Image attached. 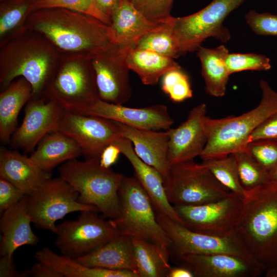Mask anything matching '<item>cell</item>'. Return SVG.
I'll return each instance as SVG.
<instances>
[{
    "instance_id": "f5cc1de1",
    "label": "cell",
    "mask_w": 277,
    "mask_h": 277,
    "mask_svg": "<svg viewBox=\"0 0 277 277\" xmlns=\"http://www.w3.org/2000/svg\"><path fill=\"white\" fill-rule=\"evenodd\" d=\"M173 1H174V0H173Z\"/></svg>"
},
{
    "instance_id": "bcb514c9",
    "label": "cell",
    "mask_w": 277,
    "mask_h": 277,
    "mask_svg": "<svg viewBox=\"0 0 277 277\" xmlns=\"http://www.w3.org/2000/svg\"><path fill=\"white\" fill-rule=\"evenodd\" d=\"M30 271L31 274L35 277H63L51 266L38 261L31 267Z\"/></svg>"
},
{
    "instance_id": "5bb4252c",
    "label": "cell",
    "mask_w": 277,
    "mask_h": 277,
    "mask_svg": "<svg viewBox=\"0 0 277 277\" xmlns=\"http://www.w3.org/2000/svg\"><path fill=\"white\" fill-rule=\"evenodd\" d=\"M55 131L73 138L80 146L86 160L100 161L104 149L123 137L114 121L65 110Z\"/></svg>"
},
{
    "instance_id": "d6a6232c",
    "label": "cell",
    "mask_w": 277,
    "mask_h": 277,
    "mask_svg": "<svg viewBox=\"0 0 277 277\" xmlns=\"http://www.w3.org/2000/svg\"><path fill=\"white\" fill-rule=\"evenodd\" d=\"M171 18L157 29L140 37L134 48L150 50L173 58L181 56L179 44L170 23Z\"/></svg>"
},
{
    "instance_id": "8fae6325",
    "label": "cell",
    "mask_w": 277,
    "mask_h": 277,
    "mask_svg": "<svg viewBox=\"0 0 277 277\" xmlns=\"http://www.w3.org/2000/svg\"><path fill=\"white\" fill-rule=\"evenodd\" d=\"M96 212L82 211L76 220L57 225L54 243L62 254L82 257L120 234L112 220H104Z\"/></svg>"
},
{
    "instance_id": "52a82bcc",
    "label": "cell",
    "mask_w": 277,
    "mask_h": 277,
    "mask_svg": "<svg viewBox=\"0 0 277 277\" xmlns=\"http://www.w3.org/2000/svg\"><path fill=\"white\" fill-rule=\"evenodd\" d=\"M118 195L120 214L112 220L120 233L170 249L172 240L157 221L151 200L137 178L124 175Z\"/></svg>"
},
{
    "instance_id": "7c38bea8",
    "label": "cell",
    "mask_w": 277,
    "mask_h": 277,
    "mask_svg": "<svg viewBox=\"0 0 277 277\" xmlns=\"http://www.w3.org/2000/svg\"><path fill=\"white\" fill-rule=\"evenodd\" d=\"M156 216L159 224L172 240V246L170 250L172 252L193 254H229L240 256L261 267L234 230L225 236L209 235L192 230L164 214L156 212Z\"/></svg>"
},
{
    "instance_id": "ba28073f",
    "label": "cell",
    "mask_w": 277,
    "mask_h": 277,
    "mask_svg": "<svg viewBox=\"0 0 277 277\" xmlns=\"http://www.w3.org/2000/svg\"><path fill=\"white\" fill-rule=\"evenodd\" d=\"M247 0H212L197 12L184 17L172 16L170 23L179 44L180 55L193 52L207 38L222 42L231 38L223 25L227 16Z\"/></svg>"
},
{
    "instance_id": "f1b7e54d",
    "label": "cell",
    "mask_w": 277,
    "mask_h": 277,
    "mask_svg": "<svg viewBox=\"0 0 277 277\" xmlns=\"http://www.w3.org/2000/svg\"><path fill=\"white\" fill-rule=\"evenodd\" d=\"M35 259L52 267L63 277H138L132 271L88 267L73 259L54 252L48 247L36 251Z\"/></svg>"
},
{
    "instance_id": "8992f818",
    "label": "cell",
    "mask_w": 277,
    "mask_h": 277,
    "mask_svg": "<svg viewBox=\"0 0 277 277\" xmlns=\"http://www.w3.org/2000/svg\"><path fill=\"white\" fill-rule=\"evenodd\" d=\"M65 110L82 113L99 98L90 57L61 54L44 92Z\"/></svg>"
},
{
    "instance_id": "d4e9b609",
    "label": "cell",
    "mask_w": 277,
    "mask_h": 277,
    "mask_svg": "<svg viewBox=\"0 0 277 277\" xmlns=\"http://www.w3.org/2000/svg\"><path fill=\"white\" fill-rule=\"evenodd\" d=\"M74 260L88 267L128 270L137 275L131 239L122 233L91 252Z\"/></svg>"
},
{
    "instance_id": "c3c4849f",
    "label": "cell",
    "mask_w": 277,
    "mask_h": 277,
    "mask_svg": "<svg viewBox=\"0 0 277 277\" xmlns=\"http://www.w3.org/2000/svg\"><path fill=\"white\" fill-rule=\"evenodd\" d=\"M167 277H194V275L188 268L178 265L171 267Z\"/></svg>"
},
{
    "instance_id": "f907efd6",
    "label": "cell",
    "mask_w": 277,
    "mask_h": 277,
    "mask_svg": "<svg viewBox=\"0 0 277 277\" xmlns=\"http://www.w3.org/2000/svg\"><path fill=\"white\" fill-rule=\"evenodd\" d=\"M270 180L277 183V167L269 173Z\"/></svg>"
},
{
    "instance_id": "681fc988",
    "label": "cell",
    "mask_w": 277,
    "mask_h": 277,
    "mask_svg": "<svg viewBox=\"0 0 277 277\" xmlns=\"http://www.w3.org/2000/svg\"><path fill=\"white\" fill-rule=\"evenodd\" d=\"M266 277H277V266L265 270Z\"/></svg>"
},
{
    "instance_id": "4fadbf2b",
    "label": "cell",
    "mask_w": 277,
    "mask_h": 277,
    "mask_svg": "<svg viewBox=\"0 0 277 277\" xmlns=\"http://www.w3.org/2000/svg\"><path fill=\"white\" fill-rule=\"evenodd\" d=\"M243 206V198L231 192L215 201L174 208L188 228L209 235L225 236L234 231Z\"/></svg>"
},
{
    "instance_id": "4316f807",
    "label": "cell",
    "mask_w": 277,
    "mask_h": 277,
    "mask_svg": "<svg viewBox=\"0 0 277 277\" xmlns=\"http://www.w3.org/2000/svg\"><path fill=\"white\" fill-rule=\"evenodd\" d=\"M33 96L31 84L23 77L12 82L0 94V139L9 143L16 130L18 115Z\"/></svg>"
},
{
    "instance_id": "7bdbcfd3",
    "label": "cell",
    "mask_w": 277,
    "mask_h": 277,
    "mask_svg": "<svg viewBox=\"0 0 277 277\" xmlns=\"http://www.w3.org/2000/svg\"><path fill=\"white\" fill-rule=\"evenodd\" d=\"M277 141V112L259 125L250 135L247 143L258 140Z\"/></svg>"
},
{
    "instance_id": "9c48e42d",
    "label": "cell",
    "mask_w": 277,
    "mask_h": 277,
    "mask_svg": "<svg viewBox=\"0 0 277 277\" xmlns=\"http://www.w3.org/2000/svg\"><path fill=\"white\" fill-rule=\"evenodd\" d=\"M164 186L167 198L173 206L203 204L231 193L206 166L193 160L171 165Z\"/></svg>"
},
{
    "instance_id": "8d00e7d4",
    "label": "cell",
    "mask_w": 277,
    "mask_h": 277,
    "mask_svg": "<svg viewBox=\"0 0 277 277\" xmlns=\"http://www.w3.org/2000/svg\"><path fill=\"white\" fill-rule=\"evenodd\" d=\"M61 8L86 14L93 16L110 25L109 18L96 8L93 0H33L32 12L37 10Z\"/></svg>"
},
{
    "instance_id": "ee69618b",
    "label": "cell",
    "mask_w": 277,
    "mask_h": 277,
    "mask_svg": "<svg viewBox=\"0 0 277 277\" xmlns=\"http://www.w3.org/2000/svg\"><path fill=\"white\" fill-rule=\"evenodd\" d=\"M29 274H31L30 271H17L12 256H1L0 277H22Z\"/></svg>"
},
{
    "instance_id": "5b68a950",
    "label": "cell",
    "mask_w": 277,
    "mask_h": 277,
    "mask_svg": "<svg viewBox=\"0 0 277 277\" xmlns=\"http://www.w3.org/2000/svg\"><path fill=\"white\" fill-rule=\"evenodd\" d=\"M58 173L77 191L81 203L95 206L109 219L118 216V191L124 175L103 167L98 160L77 159L63 163Z\"/></svg>"
},
{
    "instance_id": "484cf974",
    "label": "cell",
    "mask_w": 277,
    "mask_h": 277,
    "mask_svg": "<svg viewBox=\"0 0 277 277\" xmlns=\"http://www.w3.org/2000/svg\"><path fill=\"white\" fill-rule=\"evenodd\" d=\"M36 147L29 157L41 169L49 172L83 155L80 146L73 138L57 131L46 134Z\"/></svg>"
},
{
    "instance_id": "2e32d148",
    "label": "cell",
    "mask_w": 277,
    "mask_h": 277,
    "mask_svg": "<svg viewBox=\"0 0 277 277\" xmlns=\"http://www.w3.org/2000/svg\"><path fill=\"white\" fill-rule=\"evenodd\" d=\"M64 110L45 94L32 97L26 105L22 124L11 137L13 147L26 152L34 150L46 134L56 130Z\"/></svg>"
},
{
    "instance_id": "603a6c76",
    "label": "cell",
    "mask_w": 277,
    "mask_h": 277,
    "mask_svg": "<svg viewBox=\"0 0 277 277\" xmlns=\"http://www.w3.org/2000/svg\"><path fill=\"white\" fill-rule=\"evenodd\" d=\"M0 177L12 183L27 195L51 178L52 174L43 170L29 157L16 150L1 148Z\"/></svg>"
},
{
    "instance_id": "7402d4cb",
    "label": "cell",
    "mask_w": 277,
    "mask_h": 277,
    "mask_svg": "<svg viewBox=\"0 0 277 277\" xmlns=\"http://www.w3.org/2000/svg\"><path fill=\"white\" fill-rule=\"evenodd\" d=\"M27 201L26 195L19 202L1 214V256H12L18 248L24 245L34 246L38 242V238L31 227L32 221L27 209Z\"/></svg>"
},
{
    "instance_id": "f6af8a7d",
    "label": "cell",
    "mask_w": 277,
    "mask_h": 277,
    "mask_svg": "<svg viewBox=\"0 0 277 277\" xmlns=\"http://www.w3.org/2000/svg\"><path fill=\"white\" fill-rule=\"evenodd\" d=\"M121 153L119 147L114 143L106 147L103 151L100 159V164L103 167L110 168L118 160Z\"/></svg>"
},
{
    "instance_id": "7a4b0ae2",
    "label": "cell",
    "mask_w": 277,
    "mask_h": 277,
    "mask_svg": "<svg viewBox=\"0 0 277 277\" xmlns=\"http://www.w3.org/2000/svg\"><path fill=\"white\" fill-rule=\"evenodd\" d=\"M61 56L45 36L27 28L0 46L1 89L23 77L32 87V97L42 95Z\"/></svg>"
},
{
    "instance_id": "e575fe53",
    "label": "cell",
    "mask_w": 277,
    "mask_h": 277,
    "mask_svg": "<svg viewBox=\"0 0 277 277\" xmlns=\"http://www.w3.org/2000/svg\"><path fill=\"white\" fill-rule=\"evenodd\" d=\"M232 154L235 159L240 182L245 190L253 189L270 181L269 173L245 149Z\"/></svg>"
},
{
    "instance_id": "d6986e66",
    "label": "cell",
    "mask_w": 277,
    "mask_h": 277,
    "mask_svg": "<svg viewBox=\"0 0 277 277\" xmlns=\"http://www.w3.org/2000/svg\"><path fill=\"white\" fill-rule=\"evenodd\" d=\"M81 114L97 116L134 128L153 130H167L174 123L168 107L163 104L131 108L98 98Z\"/></svg>"
},
{
    "instance_id": "e0dca14e",
    "label": "cell",
    "mask_w": 277,
    "mask_h": 277,
    "mask_svg": "<svg viewBox=\"0 0 277 277\" xmlns=\"http://www.w3.org/2000/svg\"><path fill=\"white\" fill-rule=\"evenodd\" d=\"M207 106L200 104L191 109L187 119L175 128L167 130L168 158L171 165L200 156L208 140Z\"/></svg>"
},
{
    "instance_id": "836d02e7",
    "label": "cell",
    "mask_w": 277,
    "mask_h": 277,
    "mask_svg": "<svg viewBox=\"0 0 277 277\" xmlns=\"http://www.w3.org/2000/svg\"><path fill=\"white\" fill-rule=\"evenodd\" d=\"M202 161L220 183L231 192L243 199L245 190L240 182L235 159L232 153Z\"/></svg>"
},
{
    "instance_id": "ac0fdd59",
    "label": "cell",
    "mask_w": 277,
    "mask_h": 277,
    "mask_svg": "<svg viewBox=\"0 0 277 277\" xmlns=\"http://www.w3.org/2000/svg\"><path fill=\"white\" fill-rule=\"evenodd\" d=\"M172 253L177 265L188 268L196 277H256L265 271L247 260L229 254Z\"/></svg>"
},
{
    "instance_id": "cb8c5ba5",
    "label": "cell",
    "mask_w": 277,
    "mask_h": 277,
    "mask_svg": "<svg viewBox=\"0 0 277 277\" xmlns=\"http://www.w3.org/2000/svg\"><path fill=\"white\" fill-rule=\"evenodd\" d=\"M163 24L151 21L127 0H119L111 15L109 26L115 43L134 48L140 37Z\"/></svg>"
},
{
    "instance_id": "b9f144b4",
    "label": "cell",
    "mask_w": 277,
    "mask_h": 277,
    "mask_svg": "<svg viewBox=\"0 0 277 277\" xmlns=\"http://www.w3.org/2000/svg\"><path fill=\"white\" fill-rule=\"evenodd\" d=\"M25 195L12 183L0 177L1 214L19 202Z\"/></svg>"
},
{
    "instance_id": "30bf717a",
    "label": "cell",
    "mask_w": 277,
    "mask_h": 277,
    "mask_svg": "<svg viewBox=\"0 0 277 277\" xmlns=\"http://www.w3.org/2000/svg\"><path fill=\"white\" fill-rule=\"evenodd\" d=\"M27 209L32 223L38 228L55 233L56 222L74 212L98 211L78 201L77 191L61 177L50 178L27 195Z\"/></svg>"
},
{
    "instance_id": "60d3db41",
    "label": "cell",
    "mask_w": 277,
    "mask_h": 277,
    "mask_svg": "<svg viewBox=\"0 0 277 277\" xmlns=\"http://www.w3.org/2000/svg\"><path fill=\"white\" fill-rule=\"evenodd\" d=\"M245 19L256 34L277 36V15L268 12L259 13L251 10L245 15Z\"/></svg>"
},
{
    "instance_id": "f35d334b",
    "label": "cell",
    "mask_w": 277,
    "mask_h": 277,
    "mask_svg": "<svg viewBox=\"0 0 277 277\" xmlns=\"http://www.w3.org/2000/svg\"><path fill=\"white\" fill-rule=\"evenodd\" d=\"M244 149L268 173L277 167V141H253Z\"/></svg>"
},
{
    "instance_id": "9a60e30c",
    "label": "cell",
    "mask_w": 277,
    "mask_h": 277,
    "mask_svg": "<svg viewBox=\"0 0 277 277\" xmlns=\"http://www.w3.org/2000/svg\"><path fill=\"white\" fill-rule=\"evenodd\" d=\"M133 47L117 44L90 56L100 99L123 105L131 97L132 89L126 56Z\"/></svg>"
},
{
    "instance_id": "3957f363",
    "label": "cell",
    "mask_w": 277,
    "mask_h": 277,
    "mask_svg": "<svg viewBox=\"0 0 277 277\" xmlns=\"http://www.w3.org/2000/svg\"><path fill=\"white\" fill-rule=\"evenodd\" d=\"M234 228L249 252L265 271L277 266V183L246 191Z\"/></svg>"
},
{
    "instance_id": "ffe728a7",
    "label": "cell",
    "mask_w": 277,
    "mask_h": 277,
    "mask_svg": "<svg viewBox=\"0 0 277 277\" xmlns=\"http://www.w3.org/2000/svg\"><path fill=\"white\" fill-rule=\"evenodd\" d=\"M113 143L119 147L121 153L130 163L134 170L135 176L148 194L156 212L164 214L185 226V223L167 198L161 174L136 155L129 139L122 137Z\"/></svg>"
},
{
    "instance_id": "7dc6e473",
    "label": "cell",
    "mask_w": 277,
    "mask_h": 277,
    "mask_svg": "<svg viewBox=\"0 0 277 277\" xmlns=\"http://www.w3.org/2000/svg\"><path fill=\"white\" fill-rule=\"evenodd\" d=\"M119 0H93L96 8L110 19L111 15Z\"/></svg>"
},
{
    "instance_id": "74e56055",
    "label": "cell",
    "mask_w": 277,
    "mask_h": 277,
    "mask_svg": "<svg viewBox=\"0 0 277 277\" xmlns=\"http://www.w3.org/2000/svg\"><path fill=\"white\" fill-rule=\"evenodd\" d=\"M226 62L230 74L245 70L261 71L271 68L270 58L261 54L229 53Z\"/></svg>"
},
{
    "instance_id": "ab89813d",
    "label": "cell",
    "mask_w": 277,
    "mask_h": 277,
    "mask_svg": "<svg viewBox=\"0 0 277 277\" xmlns=\"http://www.w3.org/2000/svg\"><path fill=\"white\" fill-rule=\"evenodd\" d=\"M147 18L155 23H164L171 17L173 0H127Z\"/></svg>"
},
{
    "instance_id": "f546056e",
    "label": "cell",
    "mask_w": 277,
    "mask_h": 277,
    "mask_svg": "<svg viewBox=\"0 0 277 277\" xmlns=\"http://www.w3.org/2000/svg\"><path fill=\"white\" fill-rule=\"evenodd\" d=\"M126 61L130 70L135 72L146 85H155L168 71L180 68L174 58L144 49L130 48Z\"/></svg>"
},
{
    "instance_id": "816d5d0a",
    "label": "cell",
    "mask_w": 277,
    "mask_h": 277,
    "mask_svg": "<svg viewBox=\"0 0 277 277\" xmlns=\"http://www.w3.org/2000/svg\"><path fill=\"white\" fill-rule=\"evenodd\" d=\"M3 1V0H0V1Z\"/></svg>"
},
{
    "instance_id": "d590c367",
    "label": "cell",
    "mask_w": 277,
    "mask_h": 277,
    "mask_svg": "<svg viewBox=\"0 0 277 277\" xmlns=\"http://www.w3.org/2000/svg\"><path fill=\"white\" fill-rule=\"evenodd\" d=\"M161 88L175 103L182 102L193 95L189 76L181 67L170 70L162 76Z\"/></svg>"
},
{
    "instance_id": "6da1fadb",
    "label": "cell",
    "mask_w": 277,
    "mask_h": 277,
    "mask_svg": "<svg viewBox=\"0 0 277 277\" xmlns=\"http://www.w3.org/2000/svg\"><path fill=\"white\" fill-rule=\"evenodd\" d=\"M26 27L45 36L61 54L88 56L117 45L110 27L85 13L61 8L33 11Z\"/></svg>"
},
{
    "instance_id": "1f68e13d",
    "label": "cell",
    "mask_w": 277,
    "mask_h": 277,
    "mask_svg": "<svg viewBox=\"0 0 277 277\" xmlns=\"http://www.w3.org/2000/svg\"><path fill=\"white\" fill-rule=\"evenodd\" d=\"M0 46L27 29L33 0L0 1Z\"/></svg>"
},
{
    "instance_id": "277c9868",
    "label": "cell",
    "mask_w": 277,
    "mask_h": 277,
    "mask_svg": "<svg viewBox=\"0 0 277 277\" xmlns=\"http://www.w3.org/2000/svg\"><path fill=\"white\" fill-rule=\"evenodd\" d=\"M262 97L253 109L238 116L208 117V136L200 156L202 160L233 153L245 149L250 135L269 116L277 112V91L261 80Z\"/></svg>"
},
{
    "instance_id": "4dcf8cb0",
    "label": "cell",
    "mask_w": 277,
    "mask_h": 277,
    "mask_svg": "<svg viewBox=\"0 0 277 277\" xmlns=\"http://www.w3.org/2000/svg\"><path fill=\"white\" fill-rule=\"evenodd\" d=\"M138 277H164L171 268L170 249L131 238Z\"/></svg>"
},
{
    "instance_id": "83f0119b",
    "label": "cell",
    "mask_w": 277,
    "mask_h": 277,
    "mask_svg": "<svg viewBox=\"0 0 277 277\" xmlns=\"http://www.w3.org/2000/svg\"><path fill=\"white\" fill-rule=\"evenodd\" d=\"M196 51L206 93L214 97L223 96L230 75L226 62L229 50L221 45L213 48L200 46Z\"/></svg>"
},
{
    "instance_id": "44dd1931",
    "label": "cell",
    "mask_w": 277,
    "mask_h": 277,
    "mask_svg": "<svg viewBox=\"0 0 277 277\" xmlns=\"http://www.w3.org/2000/svg\"><path fill=\"white\" fill-rule=\"evenodd\" d=\"M116 123L122 136L131 142L136 155L144 163L155 169L161 174L164 183L171 166L168 158L167 130L136 128Z\"/></svg>"
}]
</instances>
